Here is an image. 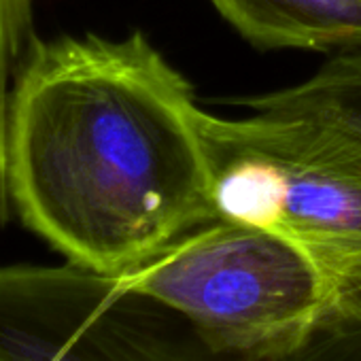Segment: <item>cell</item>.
Masks as SVG:
<instances>
[{"mask_svg":"<svg viewBox=\"0 0 361 361\" xmlns=\"http://www.w3.org/2000/svg\"><path fill=\"white\" fill-rule=\"evenodd\" d=\"M204 109L145 35L30 43L13 81L16 215L66 262L123 274L219 219Z\"/></svg>","mask_w":361,"mask_h":361,"instance_id":"1","label":"cell"},{"mask_svg":"<svg viewBox=\"0 0 361 361\" xmlns=\"http://www.w3.org/2000/svg\"><path fill=\"white\" fill-rule=\"evenodd\" d=\"M0 361H361V295L302 348L266 357L213 346L190 319L117 274L71 262L0 266Z\"/></svg>","mask_w":361,"mask_h":361,"instance_id":"2","label":"cell"},{"mask_svg":"<svg viewBox=\"0 0 361 361\" xmlns=\"http://www.w3.org/2000/svg\"><path fill=\"white\" fill-rule=\"evenodd\" d=\"M219 217L285 234L342 300L361 295V138L329 123L255 111L204 113Z\"/></svg>","mask_w":361,"mask_h":361,"instance_id":"3","label":"cell"},{"mask_svg":"<svg viewBox=\"0 0 361 361\" xmlns=\"http://www.w3.org/2000/svg\"><path fill=\"white\" fill-rule=\"evenodd\" d=\"M117 276L190 319L213 346L266 357L302 348L346 302L298 243L228 217Z\"/></svg>","mask_w":361,"mask_h":361,"instance_id":"4","label":"cell"},{"mask_svg":"<svg viewBox=\"0 0 361 361\" xmlns=\"http://www.w3.org/2000/svg\"><path fill=\"white\" fill-rule=\"evenodd\" d=\"M251 43L293 49H361V0H211Z\"/></svg>","mask_w":361,"mask_h":361,"instance_id":"5","label":"cell"},{"mask_svg":"<svg viewBox=\"0 0 361 361\" xmlns=\"http://www.w3.org/2000/svg\"><path fill=\"white\" fill-rule=\"evenodd\" d=\"M245 104L253 111L310 117L361 138V51L338 56L310 79Z\"/></svg>","mask_w":361,"mask_h":361,"instance_id":"6","label":"cell"},{"mask_svg":"<svg viewBox=\"0 0 361 361\" xmlns=\"http://www.w3.org/2000/svg\"><path fill=\"white\" fill-rule=\"evenodd\" d=\"M35 0H0V230L13 217L7 183V121L13 81L35 41Z\"/></svg>","mask_w":361,"mask_h":361,"instance_id":"7","label":"cell"}]
</instances>
